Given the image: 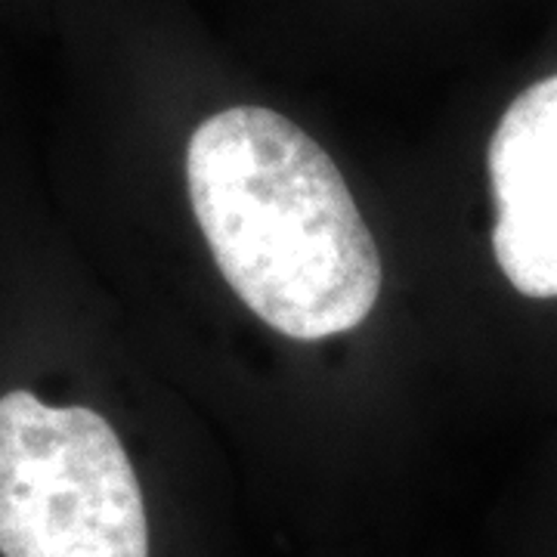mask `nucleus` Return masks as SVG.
<instances>
[{
    "mask_svg": "<svg viewBox=\"0 0 557 557\" xmlns=\"http://www.w3.org/2000/svg\"><path fill=\"white\" fill-rule=\"evenodd\" d=\"M493 251L523 298H557V72L505 109L490 139Z\"/></svg>",
    "mask_w": 557,
    "mask_h": 557,
    "instance_id": "7ed1b4c3",
    "label": "nucleus"
},
{
    "mask_svg": "<svg viewBox=\"0 0 557 557\" xmlns=\"http://www.w3.org/2000/svg\"><path fill=\"white\" fill-rule=\"evenodd\" d=\"M189 201L218 270L278 335L322 341L362 325L381 255L338 164L295 121L233 106L196 127Z\"/></svg>",
    "mask_w": 557,
    "mask_h": 557,
    "instance_id": "f257e3e1",
    "label": "nucleus"
},
{
    "mask_svg": "<svg viewBox=\"0 0 557 557\" xmlns=\"http://www.w3.org/2000/svg\"><path fill=\"white\" fill-rule=\"evenodd\" d=\"M0 557H149L137 471L100 412L0 397Z\"/></svg>",
    "mask_w": 557,
    "mask_h": 557,
    "instance_id": "f03ea898",
    "label": "nucleus"
}]
</instances>
